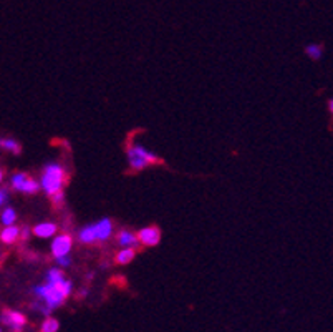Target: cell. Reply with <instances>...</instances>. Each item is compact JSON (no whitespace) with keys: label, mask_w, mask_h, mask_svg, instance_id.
<instances>
[{"label":"cell","mask_w":333,"mask_h":332,"mask_svg":"<svg viewBox=\"0 0 333 332\" xmlns=\"http://www.w3.org/2000/svg\"><path fill=\"white\" fill-rule=\"evenodd\" d=\"M63 271L62 269H50L48 272H47V279L45 281L47 283H60V281H63Z\"/></svg>","instance_id":"obj_18"},{"label":"cell","mask_w":333,"mask_h":332,"mask_svg":"<svg viewBox=\"0 0 333 332\" xmlns=\"http://www.w3.org/2000/svg\"><path fill=\"white\" fill-rule=\"evenodd\" d=\"M66 183V171L60 163H50L43 168L40 184L42 189L51 198L57 193H62L63 186Z\"/></svg>","instance_id":"obj_2"},{"label":"cell","mask_w":333,"mask_h":332,"mask_svg":"<svg viewBox=\"0 0 333 332\" xmlns=\"http://www.w3.org/2000/svg\"><path fill=\"white\" fill-rule=\"evenodd\" d=\"M128 150H130V151H133V153H136V154H139V156L144 158V160H146L150 165H154V163H161V160L156 156V154L151 153L150 150H146L144 146H141V145H131Z\"/></svg>","instance_id":"obj_10"},{"label":"cell","mask_w":333,"mask_h":332,"mask_svg":"<svg viewBox=\"0 0 333 332\" xmlns=\"http://www.w3.org/2000/svg\"><path fill=\"white\" fill-rule=\"evenodd\" d=\"M22 239H28V236H30V230L28 228H24V231H22Z\"/></svg>","instance_id":"obj_22"},{"label":"cell","mask_w":333,"mask_h":332,"mask_svg":"<svg viewBox=\"0 0 333 332\" xmlns=\"http://www.w3.org/2000/svg\"><path fill=\"white\" fill-rule=\"evenodd\" d=\"M128 163H130L131 169H136V171H139V169H144V168L150 166V163H147V161H146L144 158H141L139 154L133 153V151H130V150H128Z\"/></svg>","instance_id":"obj_12"},{"label":"cell","mask_w":333,"mask_h":332,"mask_svg":"<svg viewBox=\"0 0 333 332\" xmlns=\"http://www.w3.org/2000/svg\"><path fill=\"white\" fill-rule=\"evenodd\" d=\"M88 296V289H81L80 292H78V299H83V298H86Z\"/></svg>","instance_id":"obj_23"},{"label":"cell","mask_w":333,"mask_h":332,"mask_svg":"<svg viewBox=\"0 0 333 332\" xmlns=\"http://www.w3.org/2000/svg\"><path fill=\"white\" fill-rule=\"evenodd\" d=\"M71 244H73V241H71L70 234L57 236V238L53 239V242H51V254H53L55 259H58V257H63V256H68V253L71 251Z\"/></svg>","instance_id":"obj_5"},{"label":"cell","mask_w":333,"mask_h":332,"mask_svg":"<svg viewBox=\"0 0 333 332\" xmlns=\"http://www.w3.org/2000/svg\"><path fill=\"white\" fill-rule=\"evenodd\" d=\"M305 55L310 58V60L318 62L323 57V47L318 45V43H308L305 47Z\"/></svg>","instance_id":"obj_13"},{"label":"cell","mask_w":333,"mask_h":332,"mask_svg":"<svg viewBox=\"0 0 333 332\" xmlns=\"http://www.w3.org/2000/svg\"><path fill=\"white\" fill-rule=\"evenodd\" d=\"M118 244L123 246V248H133V249H135V248L139 244L138 234L130 233V231H126V230H123L120 234H118Z\"/></svg>","instance_id":"obj_8"},{"label":"cell","mask_w":333,"mask_h":332,"mask_svg":"<svg viewBox=\"0 0 333 332\" xmlns=\"http://www.w3.org/2000/svg\"><path fill=\"white\" fill-rule=\"evenodd\" d=\"M133 259H135V249H133V248H124L116 254V263L118 264H130Z\"/></svg>","instance_id":"obj_14"},{"label":"cell","mask_w":333,"mask_h":332,"mask_svg":"<svg viewBox=\"0 0 333 332\" xmlns=\"http://www.w3.org/2000/svg\"><path fill=\"white\" fill-rule=\"evenodd\" d=\"M58 327H60V322H58L57 319H53V317H47L45 321H43L42 324V327H40V332H57Z\"/></svg>","instance_id":"obj_17"},{"label":"cell","mask_w":333,"mask_h":332,"mask_svg":"<svg viewBox=\"0 0 333 332\" xmlns=\"http://www.w3.org/2000/svg\"><path fill=\"white\" fill-rule=\"evenodd\" d=\"M327 107H328V112H330V113L333 115V98H330V100H328Z\"/></svg>","instance_id":"obj_24"},{"label":"cell","mask_w":333,"mask_h":332,"mask_svg":"<svg viewBox=\"0 0 333 332\" xmlns=\"http://www.w3.org/2000/svg\"><path fill=\"white\" fill-rule=\"evenodd\" d=\"M0 204H2V206L7 204V189L5 188L0 189Z\"/></svg>","instance_id":"obj_21"},{"label":"cell","mask_w":333,"mask_h":332,"mask_svg":"<svg viewBox=\"0 0 333 332\" xmlns=\"http://www.w3.org/2000/svg\"><path fill=\"white\" fill-rule=\"evenodd\" d=\"M10 184L15 191L27 193V195H33L42 188V184L36 180L30 178L27 173H13L12 178H10Z\"/></svg>","instance_id":"obj_4"},{"label":"cell","mask_w":333,"mask_h":332,"mask_svg":"<svg viewBox=\"0 0 333 332\" xmlns=\"http://www.w3.org/2000/svg\"><path fill=\"white\" fill-rule=\"evenodd\" d=\"M138 239L144 246H158L161 241V231L158 226H146L138 231Z\"/></svg>","instance_id":"obj_6"},{"label":"cell","mask_w":333,"mask_h":332,"mask_svg":"<svg viewBox=\"0 0 333 332\" xmlns=\"http://www.w3.org/2000/svg\"><path fill=\"white\" fill-rule=\"evenodd\" d=\"M22 234L20 231V228L17 226H5L2 233H0V239H2L4 244H13L17 239H18V236Z\"/></svg>","instance_id":"obj_9"},{"label":"cell","mask_w":333,"mask_h":332,"mask_svg":"<svg viewBox=\"0 0 333 332\" xmlns=\"http://www.w3.org/2000/svg\"><path fill=\"white\" fill-rule=\"evenodd\" d=\"M51 201H53V204H55V206H58V204H62V203L65 201V196H63V191H62V193H57L55 196H51Z\"/></svg>","instance_id":"obj_20"},{"label":"cell","mask_w":333,"mask_h":332,"mask_svg":"<svg viewBox=\"0 0 333 332\" xmlns=\"http://www.w3.org/2000/svg\"><path fill=\"white\" fill-rule=\"evenodd\" d=\"M73 286L70 281H63L60 283H43L40 286L35 287V296L39 298V302H36V309L48 316L53 309L60 307L63 302L70 298Z\"/></svg>","instance_id":"obj_1"},{"label":"cell","mask_w":333,"mask_h":332,"mask_svg":"<svg viewBox=\"0 0 333 332\" xmlns=\"http://www.w3.org/2000/svg\"><path fill=\"white\" fill-rule=\"evenodd\" d=\"M0 219H2L4 226H13V223H15V219H17L15 209H13V208H5L2 211V215H0Z\"/></svg>","instance_id":"obj_16"},{"label":"cell","mask_w":333,"mask_h":332,"mask_svg":"<svg viewBox=\"0 0 333 332\" xmlns=\"http://www.w3.org/2000/svg\"><path fill=\"white\" fill-rule=\"evenodd\" d=\"M111 234H113V223H111V219L103 218L98 223L81 228L78 233V239L83 244H93V242H101L109 239Z\"/></svg>","instance_id":"obj_3"},{"label":"cell","mask_w":333,"mask_h":332,"mask_svg":"<svg viewBox=\"0 0 333 332\" xmlns=\"http://www.w3.org/2000/svg\"><path fill=\"white\" fill-rule=\"evenodd\" d=\"M2 148L7 150V151H10L13 154H20L22 153V145L17 142V139H13V138H4L2 139Z\"/></svg>","instance_id":"obj_15"},{"label":"cell","mask_w":333,"mask_h":332,"mask_svg":"<svg viewBox=\"0 0 333 332\" xmlns=\"http://www.w3.org/2000/svg\"><path fill=\"white\" fill-rule=\"evenodd\" d=\"M2 321L7 326H10L13 332H22V329L27 324V317L17 311H5L2 316Z\"/></svg>","instance_id":"obj_7"},{"label":"cell","mask_w":333,"mask_h":332,"mask_svg":"<svg viewBox=\"0 0 333 332\" xmlns=\"http://www.w3.org/2000/svg\"><path fill=\"white\" fill-rule=\"evenodd\" d=\"M32 233L39 238H51L57 233V226L53 223H40L33 228Z\"/></svg>","instance_id":"obj_11"},{"label":"cell","mask_w":333,"mask_h":332,"mask_svg":"<svg viewBox=\"0 0 333 332\" xmlns=\"http://www.w3.org/2000/svg\"><path fill=\"white\" fill-rule=\"evenodd\" d=\"M57 263L62 266V268H68V266L71 264V259H70V256H63V257H58Z\"/></svg>","instance_id":"obj_19"}]
</instances>
